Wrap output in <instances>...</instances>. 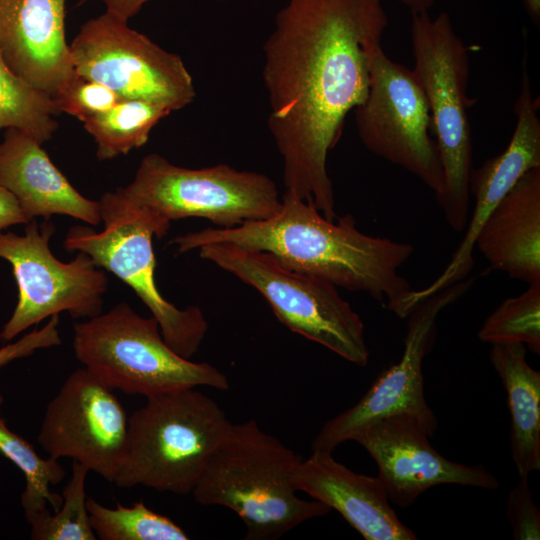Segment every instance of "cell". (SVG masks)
Instances as JSON below:
<instances>
[{
	"label": "cell",
	"instance_id": "19",
	"mask_svg": "<svg viewBox=\"0 0 540 540\" xmlns=\"http://www.w3.org/2000/svg\"><path fill=\"white\" fill-rule=\"evenodd\" d=\"M41 145L29 134L8 128L0 143V184L32 220L67 215L97 226L102 222L99 202L80 194Z\"/></svg>",
	"mask_w": 540,
	"mask_h": 540
},
{
	"label": "cell",
	"instance_id": "31",
	"mask_svg": "<svg viewBox=\"0 0 540 540\" xmlns=\"http://www.w3.org/2000/svg\"><path fill=\"white\" fill-rule=\"evenodd\" d=\"M30 221L32 219L23 210L16 196L0 184V231L16 224H28Z\"/></svg>",
	"mask_w": 540,
	"mask_h": 540
},
{
	"label": "cell",
	"instance_id": "26",
	"mask_svg": "<svg viewBox=\"0 0 540 540\" xmlns=\"http://www.w3.org/2000/svg\"><path fill=\"white\" fill-rule=\"evenodd\" d=\"M89 470L73 461L72 475L64 487L60 508L26 513L33 540H95L86 505L85 481Z\"/></svg>",
	"mask_w": 540,
	"mask_h": 540
},
{
	"label": "cell",
	"instance_id": "4",
	"mask_svg": "<svg viewBox=\"0 0 540 540\" xmlns=\"http://www.w3.org/2000/svg\"><path fill=\"white\" fill-rule=\"evenodd\" d=\"M231 426L219 404L196 388L147 397L128 418L126 449L113 483L190 494Z\"/></svg>",
	"mask_w": 540,
	"mask_h": 540
},
{
	"label": "cell",
	"instance_id": "11",
	"mask_svg": "<svg viewBox=\"0 0 540 540\" xmlns=\"http://www.w3.org/2000/svg\"><path fill=\"white\" fill-rule=\"evenodd\" d=\"M69 46L75 73L121 100L149 101L172 112L195 98L192 76L177 54L107 12L87 21Z\"/></svg>",
	"mask_w": 540,
	"mask_h": 540
},
{
	"label": "cell",
	"instance_id": "27",
	"mask_svg": "<svg viewBox=\"0 0 540 540\" xmlns=\"http://www.w3.org/2000/svg\"><path fill=\"white\" fill-rule=\"evenodd\" d=\"M485 343H522L540 353V283L530 284L518 296L505 299L485 320L478 331Z\"/></svg>",
	"mask_w": 540,
	"mask_h": 540
},
{
	"label": "cell",
	"instance_id": "30",
	"mask_svg": "<svg viewBox=\"0 0 540 540\" xmlns=\"http://www.w3.org/2000/svg\"><path fill=\"white\" fill-rule=\"evenodd\" d=\"M59 316L53 315L40 329H34L19 340L0 348V368L10 362L29 356L36 350L61 344L58 330Z\"/></svg>",
	"mask_w": 540,
	"mask_h": 540
},
{
	"label": "cell",
	"instance_id": "1",
	"mask_svg": "<svg viewBox=\"0 0 540 540\" xmlns=\"http://www.w3.org/2000/svg\"><path fill=\"white\" fill-rule=\"evenodd\" d=\"M388 18L382 0H289L266 39L268 128L285 190L337 218L327 158L363 104Z\"/></svg>",
	"mask_w": 540,
	"mask_h": 540
},
{
	"label": "cell",
	"instance_id": "12",
	"mask_svg": "<svg viewBox=\"0 0 540 540\" xmlns=\"http://www.w3.org/2000/svg\"><path fill=\"white\" fill-rule=\"evenodd\" d=\"M355 110L360 140L373 154L418 177L438 198L444 173L429 104L413 70L379 47L371 61L368 95Z\"/></svg>",
	"mask_w": 540,
	"mask_h": 540
},
{
	"label": "cell",
	"instance_id": "8",
	"mask_svg": "<svg viewBox=\"0 0 540 540\" xmlns=\"http://www.w3.org/2000/svg\"><path fill=\"white\" fill-rule=\"evenodd\" d=\"M199 256L257 290L292 332L365 367L370 352L358 313L332 283L282 265L271 254L231 244L200 247Z\"/></svg>",
	"mask_w": 540,
	"mask_h": 540
},
{
	"label": "cell",
	"instance_id": "21",
	"mask_svg": "<svg viewBox=\"0 0 540 540\" xmlns=\"http://www.w3.org/2000/svg\"><path fill=\"white\" fill-rule=\"evenodd\" d=\"M490 361L507 394L510 449L519 476L540 470V372L526 360V346L492 345Z\"/></svg>",
	"mask_w": 540,
	"mask_h": 540
},
{
	"label": "cell",
	"instance_id": "15",
	"mask_svg": "<svg viewBox=\"0 0 540 540\" xmlns=\"http://www.w3.org/2000/svg\"><path fill=\"white\" fill-rule=\"evenodd\" d=\"M539 100L531 92L527 67L523 65L520 92L515 104L517 123L509 144L498 156L472 169L470 195L474 196L472 216L465 234L451 260L440 275L426 287L412 289L396 308L400 318H406L416 304L432 294L468 276L473 264V250L485 221L503 197L530 169L540 167Z\"/></svg>",
	"mask_w": 540,
	"mask_h": 540
},
{
	"label": "cell",
	"instance_id": "17",
	"mask_svg": "<svg viewBox=\"0 0 540 540\" xmlns=\"http://www.w3.org/2000/svg\"><path fill=\"white\" fill-rule=\"evenodd\" d=\"M0 50L16 75L55 99L77 77L65 0H0Z\"/></svg>",
	"mask_w": 540,
	"mask_h": 540
},
{
	"label": "cell",
	"instance_id": "20",
	"mask_svg": "<svg viewBox=\"0 0 540 540\" xmlns=\"http://www.w3.org/2000/svg\"><path fill=\"white\" fill-rule=\"evenodd\" d=\"M475 246L494 270L540 283V167L527 171L498 203Z\"/></svg>",
	"mask_w": 540,
	"mask_h": 540
},
{
	"label": "cell",
	"instance_id": "14",
	"mask_svg": "<svg viewBox=\"0 0 540 540\" xmlns=\"http://www.w3.org/2000/svg\"><path fill=\"white\" fill-rule=\"evenodd\" d=\"M128 417L114 390L87 369L72 372L48 403L37 440L112 482L125 453Z\"/></svg>",
	"mask_w": 540,
	"mask_h": 540
},
{
	"label": "cell",
	"instance_id": "22",
	"mask_svg": "<svg viewBox=\"0 0 540 540\" xmlns=\"http://www.w3.org/2000/svg\"><path fill=\"white\" fill-rule=\"evenodd\" d=\"M170 113L160 104L122 99L83 126L97 144L98 159L108 160L145 145L154 126Z\"/></svg>",
	"mask_w": 540,
	"mask_h": 540
},
{
	"label": "cell",
	"instance_id": "16",
	"mask_svg": "<svg viewBox=\"0 0 540 540\" xmlns=\"http://www.w3.org/2000/svg\"><path fill=\"white\" fill-rule=\"evenodd\" d=\"M431 435L416 418L393 415L374 422L354 437L374 459L389 500L408 507L428 489L456 484L495 490L497 478L484 466L453 462L430 444Z\"/></svg>",
	"mask_w": 540,
	"mask_h": 540
},
{
	"label": "cell",
	"instance_id": "24",
	"mask_svg": "<svg viewBox=\"0 0 540 540\" xmlns=\"http://www.w3.org/2000/svg\"><path fill=\"white\" fill-rule=\"evenodd\" d=\"M59 112L55 99L16 75L0 50V130L16 128L43 144L57 130Z\"/></svg>",
	"mask_w": 540,
	"mask_h": 540
},
{
	"label": "cell",
	"instance_id": "7",
	"mask_svg": "<svg viewBox=\"0 0 540 540\" xmlns=\"http://www.w3.org/2000/svg\"><path fill=\"white\" fill-rule=\"evenodd\" d=\"M98 202L104 229L96 232L89 226H73L66 234L64 248L88 254L98 267L127 284L157 320L165 342L180 356L191 359L209 326L199 307L179 309L158 290L152 238L161 239L168 231L120 189L104 193Z\"/></svg>",
	"mask_w": 540,
	"mask_h": 540
},
{
	"label": "cell",
	"instance_id": "9",
	"mask_svg": "<svg viewBox=\"0 0 540 540\" xmlns=\"http://www.w3.org/2000/svg\"><path fill=\"white\" fill-rule=\"evenodd\" d=\"M119 189L166 231L172 221L189 217L235 227L269 218L281 207L274 181L262 173L227 164L190 169L156 153L143 157L133 181Z\"/></svg>",
	"mask_w": 540,
	"mask_h": 540
},
{
	"label": "cell",
	"instance_id": "10",
	"mask_svg": "<svg viewBox=\"0 0 540 540\" xmlns=\"http://www.w3.org/2000/svg\"><path fill=\"white\" fill-rule=\"evenodd\" d=\"M54 232L49 220L30 221L24 235L0 231V258L11 264L18 288L16 307L0 332L3 341L61 312L74 319L102 313L106 273L84 252L68 263L58 260L49 247Z\"/></svg>",
	"mask_w": 540,
	"mask_h": 540
},
{
	"label": "cell",
	"instance_id": "13",
	"mask_svg": "<svg viewBox=\"0 0 540 540\" xmlns=\"http://www.w3.org/2000/svg\"><path fill=\"white\" fill-rule=\"evenodd\" d=\"M473 282L474 278L466 277L415 305L406 317L400 360L380 374L356 404L322 426L312 441V450L332 452L368 425L400 414L418 419L431 437L434 435L437 419L424 394L423 360L434 344L438 316L469 291Z\"/></svg>",
	"mask_w": 540,
	"mask_h": 540
},
{
	"label": "cell",
	"instance_id": "6",
	"mask_svg": "<svg viewBox=\"0 0 540 540\" xmlns=\"http://www.w3.org/2000/svg\"><path fill=\"white\" fill-rule=\"evenodd\" d=\"M73 329L75 357L113 390L147 398L198 386L230 387L215 366L177 354L165 342L157 320L140 316L125 302L74 323Z\"/></svg>",
	"mask_w": 540,
	"mask_h": 540
},
{
	"label": "cell",
	"instance_id": "25",
	"mask_svg": "<svg viewBox=\"0 0 540 540\" xmlns=\"http://www.w3.org/2000/svg\"><path fill=\"white\" fill-rule=\"evenodd\" d=\"M90 525L101 540H186L187 533L167 516L140 500L126 507H106L92 498L86 501Z\"/></svg>",
	"mask_w": 540,
	"mask_h": 540
},
{
	"label": "cell",
	"instance_id": "34",
	"mask_svg": "<svg viewBox=\"0 0 540 540\" xmlns=\"http://www.w3.org/2000/svg\"><path fill=\"white\" fill-rule=\"evenodd\" d=\"M525 6L530 16L535 21H539L540 18V0H524Z\"/></svg>",
	"mask_w": 540,
	"mask_h": 540
},
{
	"label": "cell",
	"instance_id": "23",
	"mask_svg": "<svg viewBox=\"0 0 540 540\" xmlns=\"http://www.w3.org/2000/svg\"><path fill=\"white\" fill-rule=\"evenodd\" d=\"M4 400L0 394V455L12 462L25 477L21 505L25 514L48 506L57 511L63 502L62 495L51 491L50 486L60 483L66 475L58 459L43 458L23 437L10 430L2 416Z\"/></svg>",
	"mask_w": 540,
	"mask_h": 540
},
{
	"label": "cell",
	"instance_id": "5",
	"mask_svg": "<svg viewBox=\"0 0 540 540\" xmlns=\"http://www.w3.org/2000/svg\"><path fill=\"white\" fill-rule=\"evenodd\" d=\"M411 40L412 70L428 100L444 173V191L436 200L448 225L461 232L468 222L472 172L468 50L446 12L435 18L428 11L412 13Z\"/></svg>",
	"mask_w": 540,
	"mask_h": 540
},
{
	"label": "cell",
	"instance_id": "32",
	"mask_svg": "<svg viewBox=\"0 0 540 540\" xmlns=\"http://www.w3.org/2000/svg\"><path fill=\"white\" fill-rule=\"evenodd\" d=\"M106 12L124 21L137 14L142 6L151 0H101Z\"/></svg>",
	"mask_w": 540,
	"mask_h": 540
},
{
	"label": "cell",
	"instance_id": "28",
	"mask_svg": "<svg viewBox=\"0 0 540 540\" xmlns=\"http://www.w3.org/2000/svg\"><path fill=\"white\" fill-rule=\"evenodd\" d=\"M119 96L106 85L77 77L55 98L60 112H65L81 122L109 110Z\"/></svg>",
	"mask_w": 540,
	"mask_h": 540
},
{
	"label": "cell",
	"instance_id": "18",
	"mask_svg": "<svg viewBox=\"0 0 540 540\" xmlns=\"http://www.w3.org/2000/svg\"><path fill=\"white\" fill-rule=\"evenodd\" d=\"M299 492L336 510L366 540H415L389 503L379 479L356 473L338 462L331 451L312 450L293 472Z\"/></svg>",
	"mask_w": 540,
	"mask_h": 540
},
{
	"label": "cell",
	"instance_id": "29",
	"mask_svg": "<svg viewBox=\"0 0 540 540\" xmlns=\"http://www.w3.org/2000/svg\"><path fill=\"white\" fill-rule=\"evenodd\" d=\"M507 500V517L515 540L540 539V510L533 501L528 476H519Z\"/></svg>",
	"mask_w": 540,
	"mask_h": 540
},
{
	"label": "cell",
	"instance_id": "2",
	"mask_svg": "<svg viewBox=\"0 0 540 540\" xmlns=\"http://www.w3.org/2000/svg\"><path fill=\"white\" fill-rule=\"evenodd\" d=\"M169 243L181 254L209 244L264 251L287 268L367 293L392 312L412 290L399 273L414 253L412 244L367 235L351 214L328 220L312 203L288 190L278 212L269 218L229 228L206 227Z\"/></svg>",
	"mask_w": 540,
	"mask_h": 540
},
{
	"label": "cell",
	"instance_id": "3",
	"mask_svg": "<svg viewBox=\"0 0 540 540\" xmlns=\"http://www.w3.org/2000/svg\"><path fill=\"white\" fill-rule=\"evenodd\" d=\"M300 459L256 420L232 424L191 494L200 505L224 506L237 514L246 540L278 539L331 510L297 495L293 472Z\"/></svg>",
	"mask_w": 540,
	"mask_h": 540
},
{
	"label": "cell",
	"instance_id": "33",
	"mask_svg": "<svg viewBox=\"0 0 540 540\" xmlns=\"http://www.w3.org/2000/svg\"><path fill=\"white\" fill-rule=\"evenodd\" d=\"M406 5L411 13H418L428 11L433 6L435 0H399Z\"/></svg>",
	"mask_w": 540,
	"mask_h": 540
}]
</instances>
